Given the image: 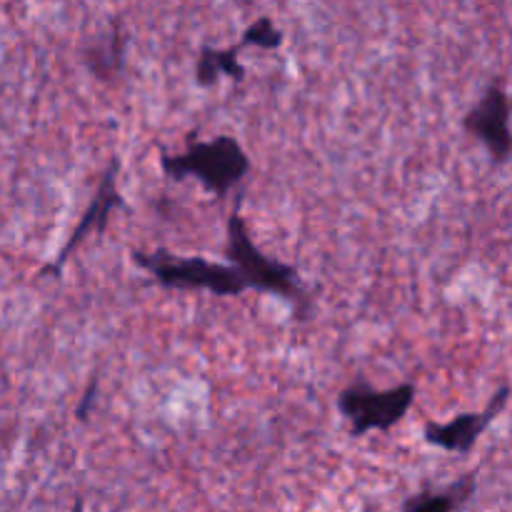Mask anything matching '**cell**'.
<instances>
[{
    "instance_id": "6da1fadb",
    "label": "cell",
    "mask_w": 512,
    "mask_h": 512,
    "mask_svg": "<svg viewBox=\"0 0 512 512\" xmlns=\"http://www.w3.org/2000/svg\"><path fill=\"white\" fill-rule=\"evenodd\" d=\"M160 168L170 180L195 178L215 198H225L250 173V158L233 135H218L213 140L190 138L185 153L163 155Z\"/></svg>"
},
{
    "instance_id": "7a4b0ae2",
    "label": "cell",
    "mask_w": 512,
    "mask_h": 512,
    "mask_svg": "<svg viewBox=\"0 0 512 512\" xmlns=\"http://www.w3.org/2000/svg\"><path fill=\"white\" fill-rule=\"evenodd\" d=\"M138 268H143L150 278L168 290H205L218 298H238L248 290V283L233 265L213 263L200 255H178L170 250H133L130 253Z\"/></svg>"
},
{
    "instance_id": "3957f363",
    "label": "cell",
    "mask_w": 512,
    "mask_h": 512,
    "mask_svg": "<svg viewBox=\"0 0 512 512\" xmlns=\"http://www.w3.org/2000/svg\"><path fill=\"white\" fill-rule=\"evenodd\" d=\"M225 253L233 260V268L248 283V290L253 288L258 293H273L285 300H293L295 305H308V293H305L303 283H300L298 270L268 258L250 240L248 225H245L243 215H240V195L235 198L233 213L228 215V245H225Z\"/></svg>"
},
{
    "instance_id": "277c9868",
    "label": "cell",
    "mask_w": 512,
    "mask_h": 512,
    "mask_svg": "<svg viewBox=\"0 0 512 512\" xmlns=\"http://www.w3.org/2000/svg\"><path fill=\"white\" fill-rule=\"evenodd\" d=\"M415 383H403L390 390L370 388L365 380L350 383L338 395V410L350 423V435L363 438L368 433H385L408 415L415 403Z\"/></svg>"
},
{
    "instance_id": "5b68a950",
    "label": "cell",
    "mask_w": 512,
    "mask_h": 512,
    "mask_svg": "<svg viewBox=\"0 0 512 512\" xmlns=\"http://www.w3.org/2000/svg\"><path fill=\"white\" fill-rule=\"evenodd\" d=\"M118 175H120V158L118 155H113L108 168H105L103 178H100L98 188H95L93 200H90L88 208H85L83 218L78 220V225H75V230L70 233V238L65 240L60 253L55 255V260H50L48 265H43V270L38 273L40 278H58L60 270H63L65 263L70 260V253L78 250V245L83 243V238H88L90 233H98V235L105 233V228H108L110 223V215L125 205L123 193H120L118 188Z\"/></svg>"
},
{
    "instance_id": "8992f818",
    "label": "cell",
    "mask_w": 512,
    "mask_h": 512,
    "mask_svg": "<svg viewBox=\"0 0 512 512\" xmlns=\"http://www.w3.org/2000/svg\"><path fill=\"white\" fill-rule=\"evenodd\" d=\"M465 133L478 138L485 145L495 165H505L510 160V100L503 83L498 78L490 80L483 98L465 113Z\"/></svg>"
},
{
    "instance_id": "52a82bcc",
    "label": "cell",
    "mask_w": 512,
    "mask_h": 512,
    "mask_svg": "<svg viewBox=\"0 0 512 512\" xmlns=\"http://www.w3.org/2000/svg\"><path fill=\"white\" fill-rule=\"evenodd\" d=\"M508 398L510 385H503L493 395V400H490V405L483 413H463L450 420V423H428L423 428L425 443L433 445V448L448 450V453L470 455L475 445H478V440L483 438L485 430L503 413L505 405H508Z\"/></svg>"
},
{
    "instance_id": "ba28073f",
    "label": "cell",
    "mask_w": 512,
    "mask_h": 512,
    "mask_svg": "<svg viewBox=\"0 0 512 512\" xmlns=\"http://www.w3.org/2000/svg\"><path fill=\"white\" fill-rule=\"evenodd\" d=\"M478 490V473H465L440 490H423L405 500L403 512H460Z\"/></svg>"
},
{
    "instance_id": "9c48e42d",
    "label": "cell",
    "mask_w": 512,
    "mask_h": 512,
    "mask_svg": "<svg viewBox=\"0 0 512 512\" xmlns=\"http://www.w3.org/2000/svg\"><path fill=\"white\" fill-rule=\"evenodd\" d=\"M238 53L240 50L235 48V45L225 50L205 45L198 55V63H195V83H198L200 88H210V85L218 83L220 75L235 80V83H243L245 68L238 60Z\"/></svg>"
},
{
    "instance_id": "30bf717a",
    "label": "cell",
    "mask_w": 512,
    "mask_h": 512,
    "mask_svg": "<svg viewBox=\"0 0 512 512\" xmlns=\"http://www.w3.org/2000/svg\"><path fill=\"white\" fill-rule=\"evenodd\" d=\"M123 48L125 43L118 25H110V33L105 35V38H100L98 43L93 40L88 53H85L90 70H93L95 75H100V78H110L113 70H118L120 65H123Z\"/></svg>"
},
{
    "instance_id": "8fae6325",
    "label": "cell",
    "mask_w": 512,
    "mask_h": 512,
    "mask_svg": "<svg viewBox=\"0 0 512 512\" xmlns=\"http://www.w3.org/2000/svg\"><path fill=\"white\" fill-rule=\"evenodd\" d=\"M248 45H253V48H263V50L280 48V45H283V30L273 23V18L263 15V18H258L255 23H250L248 28H245L243 38H240V43L235 45V48L243 50L248 48Z\"/></svg>"
},
{
    "instance_id": "7c38bea8",
    "label": "cell",
    "mask_w": 512,
    "mask_h": 512,
    "mask_svg": "<svg viewBox=\"0 0 512 512\" xmlns=\"http://www.w3.org/2000/svg\"><path fill=\"white\" fill-rule=\"evenodd\" d=\"M95 393H98V378H90L88 390H85L83 400H80L78 410H75V418H78L80 423H85V420H88L90 408H93V403H95Z\"/></svg>"
},
{
    "instance_id": "4fadbf2b",
    "label": "cell",
    "mask_w": 512,
    "mask_h": 512,
    "mask_svg": "<svg viewBox=\"0 0 512 512\" xmlns=\"http://www.w3.org/2000/svg\"><path fill=\"white\" fill-rule=\"evenodd\" d=\"M73 512H83V503H80V500L73 505Z\"/></svg>"
}]
</instances>
